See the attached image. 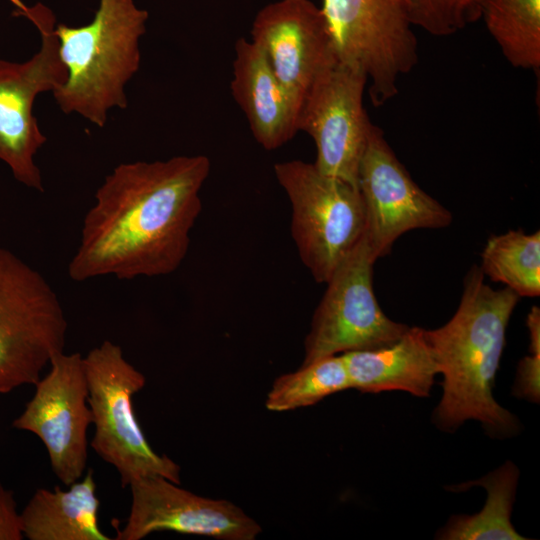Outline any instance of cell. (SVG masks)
<instances>
[{"mask_svg":"<svg viewBox=\"0 0 540 540\" xmlns=\"http://www.w3.org/2000/svg\"><path fill=\"white\" fill-rule=\"evenodd\" d=\"M210 173L204 155L121 163L95 193L68 265L77 282L176 271L185 259Z\"/></svg>","mask_w":540,"mask_h":540,"instance_id":"obj_1","label":"cell"},{"mask_svg":"<svg viewBox=\"0 0 540 540\" xmlns=\"http://www.w3.org/2000/svg\"><path fill=\"white\" fill-rule=\"evenodd\" d=\"M484 277L473 265L464 277L455 314L443 326L426 330L443 375V394L433 420L444 431L476 420L488 433L507 437L517 432L519 423L497 403L492 390L507 326L520 297L507 287H490Z\"/></svg>","mask_w":540,"mask_h":540,"instance_id":"obj_2","label":"cell"},{"mask_svg":"<svg viewBox=\"0 0 540 540\" xmlns=\"http://www.w3.org/2000/svg\"><path fill=\"white\" fill-rule=\"evenodd\" d=\"M148 12L133 0H100L92 21L55 26L66 82L52 94L66 114L103 127L113 108L125 109V87L141 63Z\"/></svg>","mask_w":540,"mask_h":540,"instance_id":"obj_3","label":"cell"},{"mask_svg":"<svg viewBox=\"0 0 540 540\" xmlns=\"http://www.w3.org/2000/svg\"><path fill=\"white\" fill-rule=\"evenodd\" d=\"M83 363L95 426L90 445L117 470L122 487L155 475L180 484L179 465L153 450L136 419L133 396L144 387V375L109 340L90 350Z\"/></svg>","mask_w":540,"mask_h":540,"instance_id":"obj_4","label":"cell"},{"mask_svg":"<svg viewBox=\"0 0 540 540\" xmlns=\"http://www.w3.org/2000/svg\"><path fill=\"white\" fill-rule=\"evenodd\" d=\"M274 174L291 204V234L299 257L316 282L326 283L365 235L360 191L301 160L276 163Z\"/></svg>","mask_w":540,"mask_h":540,"instance_id":"obj_5","label":"cell"},{"mask_svg":"<svg viewBox=\"0 0 540 540\" xmlns=\"http://www.w3.org/2000/svg\"><path fill=\"white\" fill-rule=\"evenodd\" d=\"M67 321L48 281L0 247V394L35 385L63 352Z\"/></svg>","mask_w":540,"mask_h":540,"instance_id":"obj_6","label":"cell"},{"mask_svg":"<svg viewBox=\"0 0 540 540\" xmlns=\"http://www.w3.org/2000/svg\"><path fill=\"white\" fill-rule=\"evenodd\" d=\"M9 1L14 16L27 18L37 28L41 46L25 62L0 59V160L18 182L43 192L34 157L47 138L33 114V105L39 94L60 88L67 71L59 56L53 12L41 3L28 6L22 0Z\"/></svg>","mask_w":540,"mask_h":540,"instance_id":"obj_7","label":"cell"},{"mask_svg":"<svg viewBox=\"0 0 540 540\" xmlns=\"http://www.w3.org/2000/svg\"><path fill=\"white\" fill-rule=\"evenodd\" d=\"M336 54L366 73L375 106L397 92L417 63V40L406 0H323Z\"/></svg>","mask_w":540,"mask_h":540,"instance_id":"obj_8","label":"cell"},{"mask_svg":"<svg viewBox=\"0 0 540 540\" xmlns=\"http://www.w3.org/2000/svg\"><path fill=\"white\" fill-rule=\"evenodd\" d=\"M377 259L365 234L325 283L305 339L302 365L383 346L408 330L409 326L390 319L376 299L373 267Z\"/></svg>","mask_w":540,"mask_h":540,"instance_id":"obj_9","label":"cell"},{"mask_svg":"<svg viewBox=\"0 0 540 540\" xmlns=\"http://www.w3.org/2000/svg\"><path fill=\"white\" fill-rule=\"evenodd\" d=\"M367 83L359 65L335 54L308 89L298 124L315 143L316 168L355 186L372 124L363 106Z\"/></svg>","mask_w":540,"mask_h":540,"instance_id":"obj_10","label":"cell"},{"mask_svg":"<svg viewBox=\"0 0 540 540\" xmlns=\"http://www.w3.org/2000/svg\"><path fill=\"white\" fill-rule=\"evenodd\" d=\"M49 365L12 426L42 441L54 474L68 486L83 477L87 464V430L92 424L88 384L80 353H57Z\"/></svg>","mask_w":540,"mask_h":540,"instance_id":"obj_11","label":"cell"},{"mask_svg":"<svg viewBox=\"0 0 540 540\" xmlns=\"http://www.w3.org/2000/svg\"><path fill=\"white\" fill-rule=\"evenodd\" d=\"M357 186L366 214V238L377 258L415 229H439L452 222L451 212L412 179L385 139L371 124L361 158Z\"/></svg>","mask_w":540,"mask_h":540,"instance_id":"obj_12","label":"cell"},{"mask_svg":"<svg viewBox=\"0 0 540 540\" xmlns=\"http://www.w3.org/2000/svg\"><path fill=\"white\" fill-rule=\"evenodd\" d=\"M162 476L129 484L131 507L117 540H140L157 531H174L221 540H253L260 525L226 500L196 495Z\"/></svg>","mask_w":540,"mask_h":540,"instance_id":"obj_13","label":"cell"},{"mask_svg":"<svg viewBox=\"0 0 540 540\" xmlns=\"http://www.w3.org/2000/svg\"><path fill=\"white\" fill-rule=\"evenodd\" d=\"M250 33L275 76L302 106L314 79L336 54L322 9L310 0H277L258 11Z\"/></svg>","mask_w":540,"mask_h":540,"instance_id":"obj_14","label":"cell"},{"mask_svg":"<svg viewBox=\"0 0 540 540\" xmlns=\"http://www.w3.org/2000/svg\"><path fill=\"white\" fill-rule=\"evenodd\" d=\"M230 87L253 137L265 150L280 148L299 131L301 103L251 40L239 38L235 43Z\"/></svg>","mask_w":540,"mask_h":540,"instance_id":"obj_15","label":"cell"},{"mask_svg":"<svg viewBox=\"0 0 540 540\" xmlns=\"http://www.w3.org/2000/svg\"><path fill=\"white\" fill-rule=\"evenodd\" d=\"M341 355L350 388L362 393L405 391L427 397L439 374L426 329L421 327H409L389 344Z\"/></svg>","mask_w":540,"mask_h":540,"instance_id":"obj_16","label":"cell"},{"mask_svg":"<svg viewBox=\"0 0 540 540\" xmlns=\"http://www.w3.org/2000/svg\"><path fill=\"white\" fill-rule=\"evenodd\" d=\"M37 489L20 512L22 533L28 540H110L99 526L100 501L94 471L68 485Z\"/></svg>","mask_w":540,"mask_h":540,"instance_id":"obj_17","label":"cell"},{"mask_svg":"<svg viewBox=\"0 0 540 540\" xmlns=\"http://www.w3.org/2000/svg\"><path fill=\"white\" fill-rule=\"evenodd\" d=\"M519 471L514 463L507 461L495 471L474 482L455 487L464 490L481 485L487 491L483 509L474 515H455L437 534L445 540H522L511 523Z\"/></svg>","mask_w":540,"mask_h":540,"instance_id":"obj_18","label":"cell"},{"mask_svg":"<svg viewBox=\"0 0 540 540\" xmlns=\"http://www.w3.org/2000/svg\"><path fill=\"white\" fill-rule=\"evenodd\" d=\"M481 19L507 61L540 68V0H485Z\"/></svg>","mask_w":540,"mask_h":540,"instance_id":"obj_19","label":"cell"},{"mask_svg":"<svg viewBox=\"0 0 540 540\" xmlns=\"http://www.w3.org/2000/svg\"><path fill=\"white\" fill-rule=\"evenodd\" d=\"M484 276L505 285L519 297L540 294V231L509 230L488 238L482 253Z\"/></svg>","mask_w":540,"mask_h":540,"instance_id":"obj_20","label":"cell"},{"mask_svg":"<svg viewBox=\"0 0 540 540\" xmlns=\"http://www.w3.org/2000/svg\"><path fill=\"white\" fill-rule=\"evenodd\" d=\"M349 388L342 355H333L278 377L267 395L265 405L268 410L275 412L294 410L311 406Z\"/></svg>","mask_w":540,"mask_h":540,"instance_id":"obj_21","label":"cell"},{"mask_svg":"<svg viewBox=\"0 0 540 540\" xmlns=\"http://www.w3.org/2000/svg\"><path fill=\"white\" fill-rule=\"evenodd\" d=\"M410 20L434 36H450L481 19L485 0H406Z\"/></svg>","mask_w":540,"mask_h":540,"instance_id":"obj_22","label":"cell"},{"mask_svg":"<svg viewBox=\"0 0 540 540\" xmlns=\"http://www.w3.org/2000/svg\"><path fill=\"white\" fill-rule=\"evenodd\" d=\"M530 355L519 361L513 394L532 402L540 397V348H529Z\"/></svg>","mask_w":540,"mask_h":540,"instance_id":"obj_23","label":"cell"},{"mask_svg":"<svg viewBox=\"0 0 540 540\" xmlns=\"http://www.w3.org/2000/svg\"><path fill=\"white\" fill-rule=\"evenodd\" d=\"M20 512L13 492L0 483V540H22Z\"/></svg>","mask_w":540,"mask_h":540,"instance_id":"obj_24","label":"cell"}]
</instances>
